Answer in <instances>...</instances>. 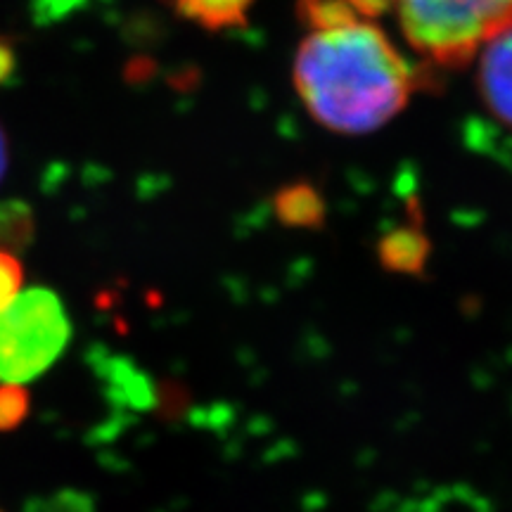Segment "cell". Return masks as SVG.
<instances>
[{
	"label": "cell",
	"mask_w": 512,
	"mask_h": 512,
	"mask_svg": "<svg viewBox=\"0 0 512 512\" xmlns=\"http://www.w3.org/2000/svg\"><path fill=\"white\" fill-rule=\"evenodd\" d=\"M8 166H10V140H8V133H5L3 124H0V183L5 181Z\"/></svg>",
	"instance_id": "cell-12"
},
{
	"label": "cell",
	"mask_w": 512,
	"mask_h": 512,
	"mask_svg": "<svg viewBox=\"0 0 512 512\" xmlns=\"http://www.w3.org/2000/svg\"><path fill=\"white\" fill-rule=\"evenodd\" d=\"M304 36L292 62V83L320 126L363 136L406 110L420 74L377 19L349 0H299Z\"/></svg>",
	"instance_id": "cell-1"
},
{
	"label": "cell",
	"mask_w": 512,
	"mask_h": 512,
	"mask_svg": "<svg viewBox=\"0 0 512 512\" xmlns=\"http://www.w3.org/2000/svg\"><path fill=\"white\" fill-rule=\"evenodd\" d=\"M72 320L48 287L22 290L0 309V382L27 384L41 377L67 349Z\"/></svg>",
	"instance_id": "cell-3"
},
{
	"label": "cell",
	"mask_w": 512,
	"mask_h": 512,
	"mask_svg": "<svg viewBox=\"0 0 512 512\" xmlns=\"http://www.w3.org/2000/svg\"><path fill=\"white\" fill-rule=\"evenodd\" d=\"M370 19L394 15L403 41L422 62L458 69L498 31L512 27V0H349Z\"/></svg>",
	"instance_id": "cell-2"
},
{
	"label": "cell",
	"mask_w": 512,
	"mask_h": 512,
	"mask_svg": "<svg viewBox=\"0 0 512 512\" xmlns=\"http://www.w3.org/2000/svg\"><path fill=\"white\" fill-rule=\"evenodd\" d=\"M256 0H174L178 15L207 31L245 27Z\"/></svg>",
	"instance_id": "cell-6"
},
{
	"label": "cell",
	"mask_w": 512,
	"mask_h": 512,
	"mask_svg": "<svg viewBox=\"0 0 512 512\" xmlns=\"http://www.w3.org/2000/svg\"><path fill=\"white\" fill-rule=\"evenodd\" d=\"M17 72V50L10 36H0V86H5Z\"/></svg>",
	"instance_id": "cell-11"
},
{
	"label": "cell",
	"mask_w": 512,
	"mask_h": 512,
	"mask_svg": "<svg viewBox=\"0 0 512 512\" xmlns=\"http://www.w3.org/2000/svg\"><path fill=\"white\" fill-rule=\"evenodd\" d=\"M380 264L387 271L403 275H420L430 256V240L420 226H399L380 240Z\"/></svg>",
	"instance_id": "cell-5"
},
{
	"label": "cell",
	"mask_w": 512,
	"mask_h": 512,
	"mask_svg": "<svg viewBox=\"0 0 512 512\" xmlns=\"http://www.w3.org/2000/svg\"><path fill=\"white\" fill-rule=\"evenodd\" d=\"M36 233L34 211L27 202L3 200L0 202V249L19 252L29 247Z\"/></svg>",
	"instance_id": "cell-8"
},
{
	"label": "cell",
	"mask_w": 512,
	"mask_h": 512,
	"mask_svg": "<svg viewBox=\"0 0 512 512\" xmlns=\"http://www.w3.org/2000/svg\"><path fill=\"white\" fill-rule=\"evenodd\" d=\"M475 57L479 98L491 117L512 128V27L491 36Z\"/></svg>",
	"instance_id": "cell-4"
},
{
	"label": "cell",
	"mask_w": 512,
	"mask_h": 512,
	"mask_svg": "<svg viewBox=\"0 0 512 512\" xmlns=\"http://www.w3.org/2000/svg\"><path fill=\"white\" fill-rule=\"evenodd\" d=\"M24 290V266L15 252L0 249V309L15 302Z\"/></svg>",
	"instance_id": "cell-10"
},
{
	"label": "cell",
	"mask_w": 512,
	"mask_h": 512,
	"mask_svg": "<svg viewBox=\"0 0 512 512\" xmlns=\"http://www.w3.org/2000/svg\"><path fill=\"white\" fill-rule=\"evenodd\" d=\"M0 512H3V510H0Z\"/></svg>",
	"instance_id": "cell-13"
},
{
	"label": "cell",
	"mask_w": 512,
	"mask_h": 512,
	"mask_svg": "<svg viewBox=\"0 0 512 512\" xmlns=\"http://www.w3.org/2000/svg\"><path fill=\"white\" fill-rule=\"evenodd\" d=\"M278 219L290 228H318L325 219V202L311 183H290L273 200Z\"/></svg>",
	"instance_id": "cell-7"
},
{
	"label": "cell",
	"mask_w": 512,
	"mask_h": 512,
	"mask_svg": "<svg viewBox=\"0 0 512 512\" xmlns=\"http://www.w3.org/2000/svg\"><path fill=\"white\" fill-rule=\"evenodd\" d=\"M29 415V394L22 384L0 382V432H12Z\"/></svg>",
	"instance_id": "cell-9"
}]
</instances>
